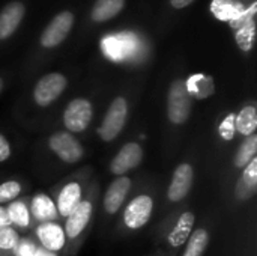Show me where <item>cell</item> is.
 I'll return each mask as SVG.
<instances>
[{"label": "cell", "mask_w": 257, "mask_h": 256, "mask_svg": "<svg viewBox=\"0 0 257 256\" xmlns=\"http://www.w3.org/2000/svg\"><path fill=\"white\" fill-rule=\"evenodd\" d=\"M15 252H17V256H33L36 252V247L32 244V241L23 240L15 246Z\"/></svg>", "instance_id": "30"}, {"label": "cell", "mask_w": 257, "mask_h": 256, "mask_svg": "<svg viewBox=\"0 0 257 256\" xmlns=\"http://www.w3.org/2000/svg\"><path fill=\"white\" fill-rule=\"evenodd\" d=\"M90 214H92V204L87 201L80 202L68 216L66 226H65L66 235L69 238H75L84 229V226L89 223Z\"/></svg>", "instance_id": "14"}, {"label": "cell", "mask_w": 257, "mask_h": 256, "mask_svg": "<svg viewBox=\"0 0 257 256\" xmlns=\"http://www.w3.org/2000/svg\"><path fill=\"white\" fill-rule=\"evenodd\" d=\"M21 192V187L17 181H8L0 186V204L15 199Z\"/></svg>", "instance_id": "28"}, {"label": "cell", "mask_w": 257, "mask_h": 256, "mask_svg": "<svg viewBox=\"0 0 257 256\" xmlns=\"http://www.w3.org/2000/svg\"><path fill=\"white\" fill-rule=\"evenodd\" d=\"M8 216L12 223H17L18 226L24 228L29 225V211L23 202H14L8 208Z\"/></svg>", "instance_id": "26"}, {"label": "cell", "mask_w": 257, "mask_h": 256, "mask_svg": "<svg viewBox=\"0 0 257 256\" xmlns=\"http://www.w3.org/2000/svg\"><path fill=\"white\" fill-rule=\"evenodd\" d=\"M187 91L191 95V98H199L203 100L209 95L214 94V81L211 77L203 75V74H196L191 75L187 81Z\"/></svg>", "instance_id": "21"}, {"label": "cell", "mask_w": 257, "mask_h": 256, "mask_svg": "<svg viewBox=\"0 0 257 256\" xmlns=\"http://www.w3.org/2000/svg\"><path fill=\"white\" fill-rule=\"evenodd\" d=\"M131 189V180L126 178V177H120L117 180H114L107 193H105V198H104V207H105V211L110 213V214H114L123 204L128 192Z\"/></svg>", "instance_id": "13"}, {"label": "cell", "mask_w": 257, "mask_h": 256, "mask_svg": "<svg viewBox=\"0 0 257 256\" xmlns=\"http://www.w3.org/2000/svg\"><path fill=\"white\" fill-rule=\"evenodd\" d=\"M33 256H57V255H54L51 250H47V249H39V250H36V252H35V255Z\"/></svg>", "instance_id": "34"}, {"label": "cell", "mask_w": 257, "mask_h": 256, "mask_svg": "<svg viewBox=\"0 0 257 256\" xmlns=\"http://www.w3.org/2000/svg\"><path fill=\"white\" fill-rule=\"evenodd\" d=\"M12 222L9 220L8 211H5L3 208H0V226H9Z\"/></svg>", "instance_id": "33"}, {"label": "cell", "mask_w": 257, "mask_h": 256, "mask_svg": "<svg viewBox=\"0 0 257 256\" xmlns=\"http://www.w3.org/2000/svg\"><path fill=\"white\" fill-rule=\"evenodd\" d=\"M125 6V0H96L90 17L93 21L96 23H102V21H108L113 17H116Z\"/></svg>", "instance_id": "18"}, {"label": "cell", "mask_w": 257, "mask_h": 256, "mask_svg": "<svg viewBox=\"0 0 257 256\" xmlns=\"http://www.w3.org/2000/svg\"><path fill=\"white\" fill-rule=\"evenodd\" d=\"M187 241H188V244L185 247L184 256H202L208 247L209 235L205 229H197L196 232H193L190 235V238Z\"/></svg>", "instance_id": "24"}, {"label": "cell", "mask_w": 257, "mask_h": 256, "mask_svg": "<svg viewBox=\"0 0 257 256\" xmlns=\"http://www.w3.org/2000/svg\"><path fill=\"white\" fill-rule=\"evenodd\" d=\"M193 98L187 91V84L184 80H175L170 84L167 95V115L170 122L184 124L191 113Z\"/></svg>", "instance_id": "1"}, {"label": "cell", "mask_w": 257, "mask_h": 256, "mask_svg": "<svg viewBox=\"0 0 257 256\" xmlns=\"http://www.w3.org/2000/svg\"><path fill=\"white\" fill-rule=\"evenodd\" d=\"M193 225H194V214L193 213H184L169 235L170 246H173V247L182 246L190 238L191 231H193Z\"/></svg>", "instance_id": "20"}, {"label": "cell", "mask_w": 257, "mask_h": 256, "mask_svg": "<svg viewBox=\"0 0 257 256\" xmlns=\"http://www.w3.org/2000/svg\"><path fill=\"white\" fill-rule=\"evenodd\" d=\"M11 155V146L8 143V140L5 139V136L0 134V161L8 160Z\"/></svg>", "instance_id": "31"}, {"label": "cell", "mask_w": 257, "mask_h": 256, "mask_svg": "<svg viewBox=\"0 0 257 256\" xmlns=\"http://www.w3.org/2000/svg\"><path fill=\"white\" fill-rule=\"evenodd\" d=\"M257 186V158L254 157L247 166L245 170L238 183L236 187V196L239 199H248L254 195Z\"/></svg>", "instance_id": "17"}, {"label": "cell", "mask_w": 257, "mask_h": 256, "mask_svg": "<svg viewBox=\"0 0 257 256\" xmlns=\"http://www.w3.org/2000/svg\"><path fill=\"white\" fill-rule=\"evenodd\" d=\"M66 84H68L66 77L62 75L60 72H51L44 75L42 78L38 80L33 91V98L36 104H39L41 107L51 104L54 100H57L62 95Z\"/></svg>", "instance_id": "4"}, {"label": "cell", "mask_w": 257, "mask_h": 256, "mask_svg": "<svg viewBox=\"0 0 257 256\" xmlns=\"http://www.w3.org/2000/svg\"><path fill=\"white\" fill-rule=\"evenodd\" d=\"M38 237L44 247L51 252L60 250L65 243V232L59 225L53 222H45L44 225H41L38 228Z\"/></svg>", "instance_id": "15"}, {"label": "cell", "mask_w": 257, "mask_h": 256, "mask_svg": "<svg viewBox=\"0 0 257 256\" xmlns=\"http://www.w3.org/2000/svg\"><path fill=\"white\" fill-rule=\"evenodd\" d=\"M18 244V234L11 226H0V249H15Z\"/></svg>", "instance_id": "27"}, {"label": "cell", "mask_w": 257, "mask_h": 256, "mask_svg": "<svg viewBox=\"0 0 257 256\" xmlns=\"http://www.w3.org/2000/svg\"><path fill=\"white\" fill-rule=\"evenodd\" d=\"M92 104L84 98L72 100L63 113V124L72 133L84 131L92 121Z\"/></svg>", "instance_id": "5"}, {"label": "cell", "mask_w": 257, "mask_h": 256, "mask_svg": "<svg viewBox=\"0 0 257 256\" xmlns=\"http://www.w3.org/2000/svg\"><path fill=\"white\" fill-rule=\"evenodd\" d=\"M193 178H194V172L190 164L184 163V164L178 166L173 174L169 192H167L169 199L173 202L182 201L188 195V192L193 186Z\"/></svg>", "instance_id": "10"}, {"label": "cell", "mask_w": 257, "mask_h": 256, "mask_svg": "<svg viewBox=\"0 0 257 256\" xmlns=\"http://www.w3.org/2000/svg\"><path fill=\"white\" fill-rule=\"evenodd\" d=\"M211 9L217 18L229 21L233 29H236L242 23L247 12L238 0H214Z\"/></svg>", "instance_id": "12"}, {"label": "cell", "mask_w": 257, "mask_h": 256, "mask_svg": "<svg viewBox=\"0 0 257 256\" xmlns=\"http://www.w3.org/2000/svg\"><path fill=\"white\" fill-rule=\"evenodd\" d=\"M194 0H170V5L175 8V9H182L188 5H191Z\"/></svg>", "instance_id": "32"}, {"label": "cell", "mask_w": 257, "mask_h": 256, "mask_svg": "<svg viewBox=\"0 0 257 256\" xmlns=\"http://www.w3.org/2000/svg\"><path fill=\"white\" fill-rule=\"evenodd\" d=\"M235 127L236 131L244 134L245 137L251 136L257 128V110L253 106L244 107L238 116H235Z\"/></svg>", "instance_id": "22"}, {"label": "cell", "mask_w": 257, "mask_h": 256, "mask_svg": "<svg viewBox=\"0 0 257 256\" xmlns=\"http://www.w3.org/2000/svg\"><path fill=\"white\" fill-rule=\"evenodd\" d=\"M32 213L38 220L42 222H48L56 219L57 213H56V207L53 205V202L45 196V195H38L33 202H32Z\"/></svg>", "instance_id": "23"}, {"label": "cell", "mask_w": 257, "mask_h": 256, "mask_svg": "<svg viewBox=\"0 0 257 256\" xmlns=\"http://www.w3.org/2000/svg\"><path fill=\"white\" fill-rule=\"evenodd\" d=\"M104 54L114 60L120 62L130 57L136 50V36L131 33H120V35H110L105 36L101 42Z\"/></svg>", "instance_id": "7"}, {"label": "cell", "mask_w": 257, "mask_h": 256, "mask_svg": "<svg viewBox=\"0 0 257 256\" xmlns=\"http://www.w3.org/2000/svg\"><path fill=\"white\" fill-rule=\"evenodd\" d=\"M3 86H5V84H3V80H2V77H0V94H2V91H3Z\"/></svg>", "instance_id": "35"}, {"label": "cell", "mask_w": 257, "mask_h": 256, "mask_svg": "<svg viewBox=\"0 0 257 256\" xmlns=\"http://www.w3.org/2000/svg\"><path fill=\"white\" fill-rule=\"evenodd\" d=\"M51 151L65 163H77L83 157V148L80 142L69 133L60 131L50 137Z\"/></svg>", "instance_id": "6"}, {"label": "cell", "mask_w": 257, "mask_h": 256, "mask_svg": "<svg viewBox=\"0 0 257 256\" xmlns=\"http://www.w3.org/2000/svg\"><path fill=\"white\" fill-rule=\"evenodd\" d=\"M152 208H154V202L149 196H146V195L137 196L136 199L131 201V204L126 207V210L123 213L125 225L130 229H139V228L145 226L151 219Z\"/></svg>", "instance_id": "8"}, {"label": "cell", "mask_w": 257, "mask_h": 256, "mask_svg": "<svg viewBox=\"0 0 257 256\" xmlns=\"http://www.w3.org/2000/svg\"><path fill=\"white\" fill-rule=\"evenodd\" d=\"M143 158V149L139 143H126L120 148V151L116 154V157L111 161V172L114 175H125L131 169L137 167Z\"/></svg>", "instance_id": "9"}, {"label": "cell", "mask_w": 257, "mask_h": 256, "mask_svg": "<svg viewBox=\"0 0 257 256\" xmlns=\"http://www.w3.org/2000/svg\"><path fill=\"white\" fill-rule=\"evenodd\" d=\"M24 14L26 6L21 2H11L0 11V41L14 35L24 18Z\"/></svg>", "instance_id": "11"}, {"label": "cell", "mask_w": 257, "mask_h": 256, "mask_svg": "<svg viewBox=\"0 0 257 256\" xmlns=\"http://www.w3.org/2000/svg\"><path fill=\"white\" fill-rule=\"evenodd\" d=\"M257 151V136L251 134L245 139V142L241 145L239 151L235 157V166L236 167H245L254 157Z\"/></svg>", "instance_id": "25"}, {"label": "cell", "mask_w": 257, "mask_h": 256, "mask_svg": "<svg viewBox=\"0 0 257 256\" xmlns=\"http://www.w3.org/2000/svg\"><path fill=\"white\" fill-rule=\"evenodd\" d=\"M126 116H128V103L123 97H117L108 107L102 125L99 127L98 133L101 136L102 140L110 142L113 139L117 137V134L122 131V128L125 127L126 122Z\"/></svg>", "instance_id": "2"}, {"label": "cell", "mask_w": 257, "mask_h": 256, "mask_svg": "<svg viewBox=\"0 0 257 256\" xmlns=\"http://www.w3.org/2000/svg\"><path fill=\"white\" fill-rule=\"evenodd\" d=\"M236 133V127H235V115H229L226 116V119L221 122L220 125V134L224 140H232L235 137Z\"/></svg>", "instance_id": "29"}, {"label": "cell", "mask_w": 257, "mask_h": 256, "mask_svg": "<svg viewBox=\"0 0 257 256\" xmlns=\"http://www.w3.org/2000/svg\"><path fill=\"white\" fill-rule=\"evenodd\" d=\"M80 199H81V187L77 183H71L65 186V189L59 195V202H57L59 213L68 217L71 211L81 202Z\"/></svg>", "instance_id": "19"}, {"label": "cell", "mask_w": 257, "mask_h": 256, "mask_svg": "<svg viewBox=\"0 0 257 256\" xmlns=\"http://www.w3.org/2000/svg\"><path fill=\"white\" fill-rule=\"evenodd\" d=\"M74 26V14L69 11L59 12L44 29L41 35V45L45 48H53L62 44L66 36L69 35L71 29Z\"/></svg>", "instance_id": "3"}, {"label": "cell", "mask_w": 257, "mask_h": 256, "mask_svg": "<svg viewBox=\"0 0 257 256\" xmlns=\"http://www.w3.org/2000/svg\"><path fill=\"white\" fill-rule=\"evenodd\" d=\"M254 5L251 6V9L248 12H245V18L242 20V23L235 29L236 33H235V38H236V42H238V47L242 50V51H250L253 48V44H254V18H253V14H254Z\"/></svg>", "instance_id": "16"}]
</instances>
